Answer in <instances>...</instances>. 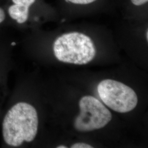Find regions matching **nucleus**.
I'll return each mask as SVG.
<instances>
[{"mask_svg":"<svg viewBox=\"0 0 148 148\" xmlns=\"http://www.w3.org/2000/svg\"><path fill=\"white\" fill-rule=\"evenodd\" d=\"M71 148H92L93 147L84 143H75L71 146Z\"/></svg>","mask_w":148,"mask_h":148,"instance_id":"0eeeda50","label":"nucleus"},{"mask_svg":"<svg viewBox=\"0 0 148 148\" xmlns=\"http://www.w3.org/2000/svg\"><path fill=\"white\" fill-rule=\"evenodd\" d=\"M35 1L36 0H12L14 5H11L8 9L10 16L18 23H24L28 18L29 8Z\"/></svg>","mask_w":148,"mask_h":148,"instance_id":"39448f33","label":"nucleus"},{"mask_svg":"<svg viewBox=\"0 0 148 148\" xmlns=\"http://www.w3.org/2000/svg\"><path fill=\"white\" fill-rule=\"evenodd\" d=\"M97 90L101 99L114 111L126 113L137 105L138 97L134 90L127 85L114 79L101 81Z\"/></svg>","mask_w":148,"mask_h":148,"instance_id":"7ed1b4c3","label":"nucleus"},{"mask_svg":"<svg viewBox=\"0 0 148 148\" xmlns=\"http://www.w3.org/2000/svg\"><path fill=\"white\" fill-rule=\"evenodd\" d=\"M57 148H66L67 147L66 146H64V145H60V146H58Z\"/></svg>","mask_w":148,"mask_h":148,"instance_id":"9d476101","label":"nucleus"},{"mask_svg":"<svg viewBox=\"0 0 148 148\" xmlns=\"http://www.w3.org/2000/svg\"><path fill=\"white\" fill-rule=\"evenodd\" d=\"M148 0H131V2L134 5H143L144 4L148 2Z\"/></svg>","mask_w":148,"mask_h":148,"instance_id":"6e6552de","label":"nucleus"},{"mask_svg":"<svg viewBox=\"0 0 148 148\" xmlns=\"http://www.w3.org/2000/svg\"><path fill=\"white\" fill-rule=\"evenodd\" d=\"M147 40H148V30L147 31Z\"/></svg>","mask_w":148,"mask_h":148,"instance_id":"9b49d317","label":"nucleus"},{"mask_svg":"<svg viewBox=\"0 0 148 148\" xmlns=\"http://www.w3.org/2000/svg\"><path fill=\"white\" fill-rule=\"evenodd\" d=\"M53 52L58 60L84 65L90 63L96 54L94 43L82 33L73 32L58 37L53 43Z\"/></svg>","mask_w":148,"mask_h":148,"instance_id":"f03ea898","label":"nucleus"},{"mask_svg":"<svg viewBox=\"0 0 148 148\" xmlns=\"http://www.w3.org/2000/svg\"><path fill=\"white\" fill-rule=\"evenodd\" d=\"M38 127V117L36 109L27 102L16 103L7 111L3 119V141L12 148L32 142L37 135Z\"/></svg>","mask_w":148,"mask_h":148,"instance_id":"f257e3e1","label":"nucleus"},{"mask_svg":"<svg viewBox=\"0 0 148 148\" xmlns=\"http://www.w3.org/2000/svg\"><path fill=\"white\" fill-rule=\"evenodd\" d=\"M5 15L4 11L0 8V23L3 22L5 20Z\"/></svg>","mask_w":148,"mask_h":148,"instance_id":"1a4fd4ad","label":"nucleus"},{"mask_svg":"<svg viewBox=\"0 0 148 148\" xmlns=\"http://www.w3.org/2000/svg\"><path fill=\"white\" fill-rule=\"evenodd\" d=\"M66 2H70L74 4L78 5H87L91 3L96 0H65Z\"/></svg>","mask_w":148,"mask_h":148,"instance_id":"423d86ee","label":"nucleus"},{"mask_svg":"<svg viewBox=\"0 0 148 148\" xmlns=\"http://www.w3.org/2000/svg\"><path fill=\"white\" fill-rule=\"evenodd\" d=\"M80 112L74 126L80 132H89L105 127L111 121V112L100 101L90 95L83 97L79 101Z\"/></svg>","mask_w":148,"mask_h":148,"instance_id":"20e7f679","label":"nucleus"}]
</instances>
